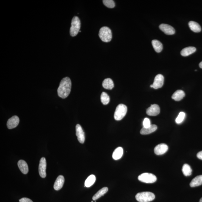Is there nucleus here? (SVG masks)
Instances as JSON below:
<instances>
[{"mask_svg":"<svg viewBox=\"0 0 202 202\" xmlns=\"http://www.w3.org/2000/svg\"><path fill=\"white\" fill-rule=\"evenodd\" d=\"M72 83L69 78L66 77L61 81L57 90L58 95L62 98H65L69 96L71 91Z\"/></svg>","mask_w":202,"mask_h":202,"instance_id":"obj_1","label":"nucleus"},{"mask_svg":"<svg viewBox=\"0 0 202 202\" xmlns=\"http://www.w3.org/2000/svg\"><path fill=\"white\" fill-rule=\"evenodd\" d=\"M98 35L102 41L109 42L112 40V31L107 27H103L100 29Z\"/></svg>","mask_w":202,"mask_h":202,"instance_id":"obj_2","label":"nucleus"},{"mask_svg":"<svg viewBox=\"0 0 202 202\" xmlns=\"http://www.w3.org/2000/svg\"><path fill=\"white\" fill-rule=\"evenodd\" d=\"M155 198V195L152 192H143L136 194V199L139 202H149L153 201Z\"/></svg>","mask_w":202,"mask_h":202,"instance_id":"obj_3","label":"nucleus"},{"mask_svg":"<svg viewBox=\"0 0 202 202\" xmlns=\"http://www.w3.org/2000/svg\"><path fill=\"white\" fill-rule=\"evenodd\" d=\"M81 27V21L78 17H73L71 21V26L70 28V33L72 37H75L79 32Z\"/></svg>","mask_w":202,"mask_h":202,"instance_id":"obj_4","label":"nucleus"},{"mask_svg":"<svg viewBox=\"0 0 202 202\" xmlns=\"http://www.w3.org/2000/svg\"><path fill=\"white\" fill-rule=\"evenodd\" d=\"M127 111V108L126 105L123 104H119L114 113V118L117 120H121L126 116Z\"/></svg>","mask_w":202,"mask_h":202,"instance_id":"obj_5","label":"nucleus"},{"mask_svg":"<svg viewBox=\"0 0 202 202\" xmlns=\"http://www.w3.org/2000/svg\"><path fill=\"white\" fill-rule=\"evenodd\" d=\"M138 180L142 182L147 184H152L156 181L157 178L155 175L150 173H143L139 175Z\"/></svg>","mask_w":202,"mask_h":202,"instance_id":"obj_6","label":"nucleus"},{"mask_svg":"<svg viewBox=\"0 0 202 202\" xmlns=\"http://www.w3.org/2000/svg\"><path fill=\"white\" fill-rule=\"evenodd\" d=\"M46 162L44 157H42L40 161L39 166V172L42 178H45L46 176Z\"/></svg>","mask_w":202,"mask_h":202,"instance_id":"obj_7","label":"nucleus"},{"mask_svg":"<svg viewBox=\"0 0 202 202\" xmlns=\"http://www.w3.org/2000/svg\"><path fill=\"white\" fill-rule=\"evenodd\" d=\"M164 83V77L161 74L157 75L155 78L152 85L153 88L158 89L162 87Z\"/></svg>","mask_w":202,"mask_h":202,"instance_id":"obj_8","label":"nucleus"},{"mask_svg":"<svg viewBox=\"0 0 202 202\" xmlns=\"http://www.w3.org/2000/svg\"><path fill=\"white\" fill-rule=\"evenodd\" d=\"M160 107L156 104H152L146 110L147 115L151 116H156L160 113Z\"/></svg>","mask_w":202,"mask_h":202,"instance_id":"obj_9","label":"nucleus"},{"mask_svg":"<svg viewBox=\"0 0 202 202\" xmlns=\"http://www.w3.org/2000/svg\"><path fill=\"white\" fill-rule=\"evenodd\" d=\"M76 136L78 141L81 143H84L85 140V133L82 127L79 124H77L76 126Z\"/></svg>","mask_w":202,"mask_h":202,"instance_id":"obj_10","label":"nucleus"},{"mask_svg":"<svg viewBox=\"0 0 202 202\" xmlns=\"http://www.w3.org/2000/svg\"><path fill=\"white\" fill-rule=\"evenodd\" d=\"M159 29L164 34L167 35H173L175 33V30L173 27L168 24H162L159 26Z\"/></svg>","mask_w":202,"mask_h":202,"instance_id":"obj_11","label":"nucleus"},{"mask_svg":"<svg viewBox=\"0 0 202 202\" xmlns=\"http://www.w3.org/2000/svg\"><path fill=\"white\" fill-rule=\"evenodd\" d=\"M168 146L166 144L161 143L156 146L154 148V152L157 155H162L166 152Z\"/></svg>","mask_w":202,"mask_h":202,"instance_id":"obj_12","label":"nucleus"},{"mask_svg":"<svg viewBox=\"0 0 202 202\" xmlns=\"http://www.w3.org/2000/svg\"><path fill=\"white\" fill-rule=\"evenodd\" d=\"M20 120L17 116H14L8 120L7 126L9 129L16 127L19 123Z\"/></svg>","mask_w":202,"mask_h":202,"instance_id":"obj_13","label":"nucleus"},{"mask_svg":"<svg viewBox=\"0 0 202 202\" xmlns=\"http://www.w3.org/2000/svg\"><path fill=\"white\" fill-rule=\"evenodd\" d=\"M65 182V178L64 177L60 175L58 177L55 182L54 188L55 190L59 191L62 188Z\"/></svg>","mask_w":202,"mask_h":202,"instance_id":"obj_14","label":"nucleus"},{"mask_svg":"<svg viewBox=\"0 0 202 202\" xmlns=\"http://www.w3.org/2000/svg\"><path fill=\"white\" fill-rule=\"evenodd\" d=\"M157 129V127L156 125H151L148 128H142L140 131V134L142 135H147L155 132Z\"/></svg>","mask_w":202,"mask_h":202,"instance_id":"obj_15","label":"nucleus"},{"mask_svg":"<svg viewBox=\"0 0 202 202\" xmlns=\"http://www.w3.org/2000/svg\"><path fill=\"white\" fill-rule=\"evenodd\" d=\"M18 165L19 168L24 174H27L29 172V168L25 161L23 160L19 161Z\"/></svg>","mask_w":202,"mask_h":202,"instance_id":"obj_16","label":"nucleus"},{"mask_svg":"<svg viewBox=\"0 0 202 202\" xmlns=\"http://www.w3.org/2000/svg\"><path fill=\"white\" fill-rule=\"evenodd\" d=\"M196 51V48L193 46H189L185 48L181 51V54L184 57H186L193 54Z\"/></svg>","mask_w":202,"mask_h":202,"instance_id":"obj_17","label":"nucleus"},{"mask_svg":"<svg viewBox=\"0 0 202 202\" xmlns=\"http://www.w3.org/2000/svg\"><path fill=\"white\" fill-rule=\"evenodd\" d=\"M185 96V93L181 90H178L172 95V98L176 101H181Z\"/></svg>","mask_w":202,"mask_h":202,"instance_id":"obj_18","label":"nucleus"},{"mask_svg":"<svg viewBox=\"0 0 202 202\" xmlns=\"http://www.w3.org/2000/svg\"><path fill=\"white\" fill-rule=\"evenodd\" d=\"M188 24L189 28L193 32L195 33L201 32V27L198 23L195 21H190L189 22Z\"/></svg>","mask_w":202,"mask_h":202,"instance_id":"obj_19","label":"nucleus"},{"mask_svg":"<svg viewBox=\"0 0 202 202\" xmlns=\"http://www.w3.org/2000/svg\"><path fill=\"white\" fill-rule=\"evenodd\" d=\"M123 154V149L121 147L116 149L112 154V158L115 160H118L122 157Z\"/></svg>","mask_w":202,"mask_h":202,"instance_id":"obj_20","label":"nucleus"},{"mask_svg":"<svg viewBox=\"0 0 202 202\" xmlns=\"http://www.w3.org/2000/svg\"><path fill=\"white\" fill-rule=\"evenodd\" d=\"M202 184V175L195 177L192 179L190 184L191 187L193 188L201 185Z\"/></svg>","mask_w":202,"mask_h":202,"instance_id":"obj_21","label":"nucleus"},{"mask_svg":"<svg viewBox=\"0 0 202 202\" xmlns=\"http://www.w3.org/2000/svg\"><path fill=\"white\" fill-rule=\"evenodd\" d=\"M152 45L156 53H160L163 49V45L162 43L157 40H153L152 41Z\"/></svg>","mask_w":202,"mask_h":202,"instance_id":"obj_22","label":"nucleus"},{"mask_svg":"<svg viewBox=\"0 0 202 202\" xmlns=\"http://www.w3.org/2000/svg\"><path fill=\"white\" fill-rule=\"evenodd\" d=\"M103 88L107 90H112L114 87L113 81L110 78H107L103 81L102 83Z\"/></svg>","mask_w":202,"mask_h":202,"instance_id":"obj_23","label":"nucleus"},{"mask_svg":"<svg viewBox=\"0 0 202 202\" xmlns=\"http://www.w3.org/2000/svg\"><path fill=\"white\" fill-rule=\"evenodd\" d=\"M108 190V189L107 187H104L98 191L93 197V200L94 201L98 199V198H101V196L104 195L105 194L107 193Z\"/></svg>","mask_w":202,"mask_h":202,"instance_id":"obj_24","label":"nucleus"},{"mask_svg":"<svg viewBox=\"0 0 202 202\" xmlns=\"http://www.w3.org/2000/svg\"><path fill=\"white\" fill-rule=\"evenodd\" d=\"M95 180H96V178L95 175H90L86 180L85 182V185L86 187H90L95 183Z\"/></svg>","mask_w":202,"mask_h":202,"instance_id":"obj_25","label":"nucleus"},{"mask_svg":"<svg viewBox=\"0 0 202 202\" xmlns=\"http://www.w3.org/2000/svg\"><path fill=\"white\" fill-rule=\"evenodd\" d=\"M182 171L185 176H190L192 175V170L188 164H184L183 165Z\"/></svg>","mask_w":202,"mask_h":202,"instance_id":"obj_26","label":"nucleus"},{"mask_svg":"<svg viewBox=\"0 0 202 202\" xmlns=\"http://www.w3.org/2000/svg\"><path fill=\"white\" fill-rule=\"evenodd\" d=\"M101 101L102 103L104 105H107L109 102L110 97L105 92L101 93Z\"/></svg>","mask_w":202,"mask_h":202,"instance_id":"obj_27","label":"nucleus"},{"mask_svg":"<svg viewBox=\"0 0 202 202\" xmlns=\"http://www.w3.org/2000/svg\"><path fill=\"white\" fill-rule=\"evenodd\" d=\"M103 2L104 5L109 8H113L115 7V2L112 0H104Z\"/></svg>","mask_w":202,"mask_h":202,"instance_id":"obj_28","label":"nucleus"},{"mask_svg":"<svg viewBox=\"0 0 202 202\" xmlns=\"http://www.w3.org/2000/svg\"><path fill=\"white\" fill-rule=\"evenodd\" d=\"M185 117V114L184 112H181L179 113L178 117L176 119V123H178V124L181 123L184 121Z\"/></svg>","mask_w":202,"mask_h":202,"instance_id":"obj_29","label":"nucleus"},{"mask_svg":"<svg viewBox=\"0 0 202 202\" xmlns=\"http://www.w3.org/2000/svg\"><path fill=\"white\" fill-rule=\"evenodd\" d=\"M143 127L148 128L151 126V121L148 118H145L144 119L143 121Z\"/></svg>","mask_w":202,"mask_h":202,"instance_id":"obj_30","label":"nucleus"},{"mask_svg":"<svg viewBox=\"0 0 202 202\" xmlns=\"http://www.w3.org/2000/svg\"><path fill=\"white\" fill-rule=\"evenodd\" d=\"M19 202H33L32 200L27 198H23L19 200Z\"/></svg>","mask_w":202,"mask_h":202,"instance_id":"obj_31","label":"nucleus"},{"mask_svg":"<svg viewBox=\"0 0 202 202\" xmlns=\"http://www.w3.org/2000/svg\"><path fill=\"white\" fill-rule=\"evenodd\" d=\"M197 157L198 159L202 160V151L199 152L197 154Z\"/></svg>","mask_w":202,"mask_h":202,"instance_id":"obj_32","label":"nucleus"},{"mask_svg":"<svg viewBox=\"0 0 202 202\" xmlns=\"http://www.w3.org/2000/svg\"><path fill=\"white\" fill-rule=\"evenodd\" d=\"M199 66L200 67V68L202 69V62L200 63L199 64Z\"/></svg>","mask_w":202,"mask_h":202,"instance_id":"obj_33","label":"nucleus"},{"mask_svg":"<svg viewBox=\"0 0 202 202\" xmlns=\"http://www.w3.org/2000/svg\"><path fill=\"white\" fill-rule=\"evenodd\" d=\"M199 202H202V198L200 199Z\"/></svg>","mask_w":202,"mask_h":202,"instance_id":"obj_34","label":"nucleus"},{"mask_svg":"<svg viewBox=\"0 0 202 202\" xmlns=\"http://www.w3.org/2000/svg\"><path fill=\"white\" fill-rule=\"evenodd\" d=\"M91 202H93V201H92Z\"/></svg>","mask_w":202,"mask_h":202,"instance_id":"obj_35","label":"nucleus"}]
</instances>
